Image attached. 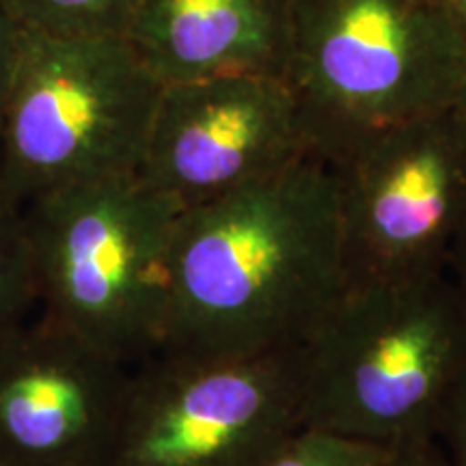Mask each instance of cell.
Returning <instances> with one entry per match:
<instances>
[{
    "instance_id": "obj_1",
    "label": "cell",
    "mask_w": 466,
    "mask_h": 466,
    "mask_svg": "<svg viewBox=\"0 0 466 466\" xmlns=\"http://www.w3.org/2000/svg\"><path fill=\"white\" fill-rule=\"evenodd\" d=\"M346 288L335 175L309 151L182 208L158 350L238 359L299 348Z\"/></svg>"
},
{
    "instance_id": "obj_2",
    "label": "cell",
    "mask_w": 466,
    "mask_h": 466,
    "mask_svg": "<svg viewBox=\"0 0 466 466\" xmlns=\"http://www.w3.org/2000/svg\"><path fill=\"white\" fill-rule=\"evenodd\" d=\"M299 363L302 428L389 451L436 441L466 371V302L447 272L348 285Z\"/></svg>"
},
{
    "instance_id": "obj_3",
    "label": "cell",
    "mask_w": 466,
    "mask_h": 466,
    "mask_svg": "<svg viewBox=\"0 0 466 466\" xmlns=\"http://www.w3.org/2000/svg\"><path fill=\"white\" fill-rule=\"evenodd\" d=\"M182 206L138 173L63 186L25 203L37 311L126 360L154 354Z\"/></svg>"
},
{
    "instance_id": "obj_4",
    "label": "cell",
    "mask_w": 466,
    "mask_h": 466,
    "mask_svg": "<svg viewBox=\"0 0 466 466\" xmlns=\"http://www.w3.org/2000/svg\"><path fill=\"white\" fill-rule=\"evenodd\" d=\"M285 78L324 158L458 102L466 42L425 0H289Z\"/></svg>"
},
{
    "instance_id": "obj_5",
    "label": "cell",
    "mask_w": 466,
    "mask_h": 466,
    "mask_svg": "<svg viewBox=\"0 0 466 466\" xmlns=\"http://www.w3.org/2000/svg\"><path fill=\"white\" fill-rule=\"evenodd\" d=\"M162 85L126 37L22 33L0 137V188L20 203L138 173Z\"/></svg>"
},
{
    "instance_id": "obj_6",
    "label": "cell",
    "mask_w": 466,
    "mask_h": 466,
    "mask_svg": "<svg viewBox=\"0 0 466 466\" xmlns=\"http://www.w3.org/2000/svg\"><path fill=\"white\" fill-rule=\"evenodd\" d=\"M329 160L348 285L447 272L466 220V108L460 102L378 127Z\"/></svg>"
},
{
    "instance_id": "obj_7",
    "label": "cell",
    "mask_w": 466,
    "mask_h": 466,
    "mask_svg": "<svg viewBox=\"0 0 466 466\" xmlns=\"http://www.w3.org/2000/svg\"><path fill=\"white\" fill-rule=\"evenodd\" d=\"M300 428L299 348L238 359L156 350L132 365L100 466H261Z\"/></svg>"
},
{
    "instance_id": "obj_8",
    "label": "cell",
    "mask_w": 466,
    "mask_h": 466,
    "mask_svg": "<svg viewBox=\"0 0 466 466\" xmlns=\"http://www.w3.org/2000/svg\"><path fill=\"white\" fill-rule=\"evenodd\" d=\"M318 151L281 74H229L162 86L138 168L143 182L192 208Z\"/></svg>"
},
{
    "instance_id": "obj_9",
    "label": "cell",
    "mask_w": 466,
    "mask_h": 466,
    "mask_svg": "<svg viewBox=\"0 0 466 466\" xmlns=\"http://www.w3.org/2000/svg\"><path fill=\"white\" fill-rule=\"evenodd\" d=\"M130 371L39 311L0 337V466H100Z\"/></svg>"
},
{
    "instance_id": "obj_10",
    "label": "cell",
    "mask_w": 466,
    "mask_h": 466,
    "mask_svg": "<svg viewBox=\"0 0 466 466\" xmlns=\"http://www.w3.org/2000/svg\"><path fill=\"white\" fill-rule=\"evenodd\" d=\"M124 37L162 86L285 76L289 0H134Z\"/></svg>"
},
{
    "instance_id": "obj_11",
    "label": "cell",
    "mask_w": 466,
    "mask_h": 466,
    "mask_svg": "<svg viewBox=\"0 0 466 466\" xmlns=\"http://www.w3.org/2000/svg\"><path fill=\"white\" fill-rule=\"evenodd\" d=\"M134 0H0L22 33L48 37H124Z\"/></svg>"
},
{
    "instance_id": "obj_12",
    "label": "cell",
    "mask_w": 466,
    "mask_h": 466,
    "mask_svg": "<svg viewBox=\"0 0 466 466\" xmlns=\"http://www.w3.org/2000/svg\"><path fill=\"white\" fill-rule=\"evenodd\" d=\"M37 313L25 203L0 188V337Z\"/></svg>"
},
{
    "instance_id": "obj_13",
    "label": "cell",
    "mask_w": 466,
    "mask_h": 466,
    "mask_svg": "<svg viewBox=\"0 0 466 466\" xmlns=\"http://www.w3.org/2000/svg\"><path fill=\"white\" fill-rule=\"evenodd\" d=\"M389 450L300 428L261 466H389Z\"/></svg>"
},
{
    "instance_id": "obj_14",
    "label": "cell",
    "mask_w": 466,
    "mask_h": 466,
    "mask_svg": "<svg viewBox=\"0 0 466 466\" xmlns=\"http://www.w3.org/2000/svg\"><path fill=\"white\" fill-rule=\"evenodd\" d=\"M436 442L451 466H466V371L460 378L442 408Z\"/></svg>"
},
{
    "instance_id": "obj_15",
    "label": "cell",
    "mask_w": 466,
    "mask_h": 466,
    "mask_svg": "<svg viewBox=\"0 0 466 466\" xmlns=\"http://www.w3.org/2000/svg\"><path fill=\"white\" fill-rule=\"evenodd\" d=\"M20 44L22 31L0 9V137H3L5 116H7L11 89H14L17 72V61H20Z\"/></svg>"
},
{
    "instance_id": "obj_16",
    "label": "cell",
    "mask_w": 466,
    "mask_h": 466,
    "mask_svg": "<svg viewBox=\"0 0 466 466\" xmlns=\"http://www.w3.org/2000/svg\"><path fill=\"white\" fill-rule=\"evenodd\" d=\"M389 466H451L445 451L436 441L417 442V445L395 450L389 460Z\"/></svg>"
},
{
    "instance_id": "obj_17",
    "label": "cell",
    "mask_w": 466,
    "mask_h": 466,
    "mask_svg": "<svg viewBox=\"0 0 466 466\" xmlns=\"http://www.w3.org/2000/svg\"><path fill=\"white\" fill-rule=\"evenodd\" d=\"M447 275L456 285L460 296H462L466 302V220L460 229L456 242H453L450 261H447Z\"/></svg>"
},
{
    "instance_id": "obj_18",
    "label": "cell",
    "mask_w": 466,
    "mask_h": 466,
    "mask_svg": "<svg viewBox=\"0 0 466 466\" xmlns=\"http://www.w3.org/2000/svg\"><path fill=\"white\" fill-rule=\"evenodd\" d=\"M425 3L432 5L466 42V0H425Z\"/></svg>"
},
{
    "instance_id": "obj_19",
    "label": "cell",
    "mask_w": 466,
    "mask_h": 466,
    "mask_svg": "<svg viewBox=\"0 0 466 466\" xmlns=\"http://www.w3.org/2000/svg\"><path fill=\"white\" fill-rule=\"evenodd\" d=\"M458 102L462 104V106L466 108V78H464V85H462V91H460V97H458Z\"/></svg>"
}]
</instances>
